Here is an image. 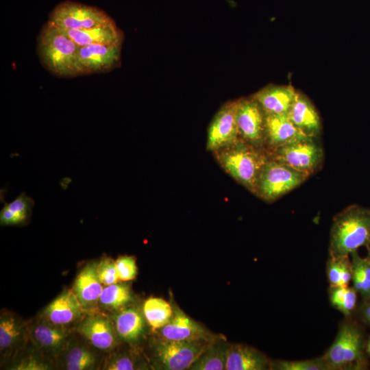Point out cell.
Returning <instances> with one entry per match:
<instances>
[{"mask_svg":"<svg viewBox=\"0 0 370 370\" xmlns=\"http://www.w3.org/2000/svg\"><path fill=\"white\" fill-rule=\"evenodd\" d=\"M79 330L93 346L99 349H110L116 343L114 328L106 317L99 315L90 316L82 323Z\"/></svg>","mask_w":370,"mask_h":370,"instance_id":"19","label":"cell"},{"mask_svg":"<svg viewBox=\"0 0 370 370\" xmlns=\"http://www.w3.org/2000/svg\"><path fill=\"white\" fill-rule=\"evenodd\" d=\"M97 263L86 264L75 278L73 291L84 310L96 308L103 289L97 270Z\"/></svg>","mask_w":370,"mask_h":370,"instance_id":"13","label":"cell"},{"mask_svg":"<svg viewBox=\"0 0 370 370\" xmlns=\"http://www.w3.org/2000/svg\"><path fill=\"white\" fill-rule=\"evenodd\" d=\"M366 247H367V252H368L367 258L370 260V240L369 243H367V245H366Z\"/></svg>","mask_w":370,"mask_h":370,"instance_id":"38","label":"cell"},{"mask_svg":"<svg viewBox=\"0 0 370 370\" xmlns=\"http://www.w3.org/2000/svg\"><path fill=\"white\" fill-rule=\"evenodd\" d=\"M306 136L293 123L288 114H265L267 149H273Z\"/></svg>","mask_w":370,"mask_h":370,"instance_id":"14","label":"cell"},{"mask_svg":"<svg viewBox=\"0 0 370 370\" xmlns=\"http://www.w3.org/2000/svg\"><path fill=\"white\" fill-rule=\"evenodd\" d=\"M78 46L122 45L123 34L116 23L88 29L65 31Z\"/></svg>","mask_w":370,"mask_h":370,"instance_id":"20","label":"cell"},{"mask_svg":"<svg viewBox=\"0 0 370 370\" xmlns=\"http://www.w3.org/2000/svg\"><path fill=\"white\" fill-rule=\"evenodd\" d=\"M329 299L332 306L344 315H349L357 301V291L354 287L330 286Z\"/></svg>","mask_w":370,"mask_h":370,"instance_id":"27","label":"cell"},{"mask_svg":"<svg viewBox=\"0 0 370 370\" xmlns=\"http://www.w3.org/2000/svg\"><path fill=\"white\" fill-rule=\"evenodd\" d=\"M144 319L138 310L128 308L121 310L115 317V329L124 341H136L144 330Z\"/></svg>","mask_w":370,"mask_h":370,"instance_id":"22","label":"cell"},{"mask_svg":"<svg viewBox=\"0 0 370 370\" xmlns=\"http://www.w3.org/2000/svg\"><path fill=\"white\" fill-rule=\"evenodd\" d=\"M214 152L222 168L254 194L260 171L269 159L266 149L256 147L240 138Z\"/></svg>","mask_w":370,"mask_h":370,"instance_id":"3","label":"cell"},{"mask_svg":"<svg viewBox=\"0 0 370 370\" xmlns=\"http://www.w3.org/2000/svg\"><path fill=\"white\" fill-rule=\"evenodd\" d=\"M271 369L276 370H328L321 357L301 360H279L271 362Z\"/></svg>","mask_w":370,"mask_h":370,"instance_id":"29","label":"cell"},{"mask_svg":"<svg viewBox=\"0 0 370 370\" xmlns=\"http://www.w3.org/2000/svg\"><path fill=\"white\" fill-rule=\"evenodd\" d=\"M236 122L241 140L266 149L265 114L254 99L236 101Z\"/></svg>","mask_w":370,"mask_h":370,"instance_id":"9","label":"cell"},{"mask_svg":"<svg viewBox=\"0 0 370 370\" xmlns=\"http://www.w3.org/2000/svg\"><path fill=\"white\" fill-rule=\"evenodd\" d=\"M288 116L305 135L317 138L321 127L320 118L314 107L306 97L297 93Z\"/></svg>","mask_w":370,"mask_h":370,"instance_id":"18","label":"cell"},{"mask_svg":"<svg viewBox=\"0 0 370 370\" xmlns=\"http://www.w3.org/2000/svg\"><path fill=\"white\" fill-rule=\"evenodd\" d=\"M352 265L360 274L364 282V291L362 296L365 298L370 297V260L367 258H361L354 251L351 254Z\"/></svg>","mask_w":370,"mask_h":370,"instance_id":"31","label":"cell"},{"mask_svg":"<svg viewBox=\"0 0 370 370\" xmlns=\"http://www.w3.org/2000/svg\"><path fill=\"white\" fill-rule=\"evenodd\" d=\"M115 262L119 280L129 281L136 278L137 267L133 257L129 256H120Z\"/></svg>","mask_w":370,"mask_h":370,"instance_id":"33","label":"cell"},{"mask_svg":"<svg viewBox=\"0 0 370 370\" xmlns=\"http://www.w3.org/2000/svg\"><path fill=\"white\" fill-rule=\"evenodd\" d=\"M229 345L225 342L211 343L208 348L190 366L191 370L225 369Z\"/></svg>","mask_w":370,"mask_h":370,"instance_id":"23","label":"cell"},{"mask_svg":"<svg viewBox=\"0 0 370 370\" xmlns=\"http://www.w3.org/2000/svg\"><path fill=\"white\" fill-rule=\"evenodd\" d=\"M97 274L103 285H110L119 281L116 262L110 258H103L97 267Z\"/></svg>","mask_w":370,"mask_h":370,"instance_id":"32","label":"cell"},{"mask_svg":"<svg viewBox=\"0 0 370 370\" xmlns=\"http://www.w3.org/2000/svg\"><path fill=\"white\" fill-rule=\"evenodd\" d=\"M95 359L93 354L82 347L73 348L68 354L66 367L69 370H84L92 367Z\"/></svg>","mask_w":370,"mask_h":370,"instance_id":"30","label":"cell"},{"mask_svg":"<svg viewBox=\"0 0 370 370\" xmlns=\"http://www.w3.org/2000/svg\"><path fill=\"white\" fill-rule=\"evenodd\" d=\"M240 139L236 122V101L225 104L214 117L208 132L207 149L214 151Z\"/></svg>","mask_w":370,"mask_h":370,"instance_id":"11","label":"cell"},{"mask_svg":"<svg viewBox=\"0 0 370 370\" xmlns=\"http://www.w3.org/2000/svg\"><path fill=\"white\" fill-rule=\"evenodd\" d=\"M21 328L14 317L3 316L0 321V348L3 352L12 347L18 340Z\"/></svg>","mask_w":370,"mask_h":370,"instance_id":"28","label":"cell"},{"mask_svg":"<svg viewBox=\"0 0 370 370\" xmlns=\"http://www.w3.org/2000/svg\"><path fill=\"white\" fill-rule=\"evenodd\" d=\"M109 370H133L136 369V365L133 360L128 356H120L108 365Z\"/></svg>","mask_w":370,"mask_h":370,"instance_id":"35","label":"cell"},{"mask_svg":"<svg viewBox=\"0 0 370 370\" xmlns=\"http://www.w3.org/2000/svg\"><path fill=\"white\" fill-rule=\"evenodd\" d=\"M308 177L303 172L269 158L260 171L254 194L272 202L299 186Z\"/></svg>","mask_w":370,"mask_h":370,"instance_id":"4","label":"cell"},{"mask_svg":"<svg viewBox=\"0 0 370 370\" xmlns=\"http://www.w3.org/2000/svg\"><path fill=\"white\" fill-rule=\"evenodd\" d=\"M47 369V365L34 358H27L13 368L16 370H45Z\"/></svg>","mask_w":370,"mask_h":370,"instance_id":"36","label":"cell"},{"mask_svg":"<svg viewBox=\"0 0 370 370\" xmlns=\"http://www.w3.org/2000/svg\"><path fill=\"white\" fill-rule=\"evenodd\" d=\"M51 323H40L33 330L35 341L47 349H58L64 343L66 332L60 327Z\"/></svg>","mask_w":370,"mask_h":370,"instance_id":"26","label":"cell"},{"mask_svg":"<svg viewBox=\"0 0 370 370\" xmlns=\"http://www.w3.org/2000/svg\"><path fill=\"white\" fill-rule=\"evenodd\" d=\"M364 312L366 319L370 321V304L366 306Z\"/></svg>","mask_w":370,"mask_h":370,"instance_id":"37","label":"cell"},{"mask_svg":"<svg viewBox=\"0 0 370 370\" xmlns=\"http://www.w3.org/2000/svg\"><path fill=\"white\" fill-rule=\"evenodd\" d=\"M266 150L269 158L285 164L308 176L319 168L323 160L321 145L316 138L308 136Z\"/></svg>","mask_w":370,"mask_h":370,"instance_id":"6","label":"cell"},{"mask_svg":"<svg viewBox=\"0 0 370 370\" xmlns=\"http://www.w3.org/2000/svg\"><path fill=\"white\" fill-rule=\"evenodd\" d=\"M291 86H267L253 97L266 114H288L297 96Z\"/></svg>","mask_w":370,"mask_h":370,"instance_id":"15","label":"cell"},{"mask_svg":"<svg viewBox=\"0 0 370 370\" xmlns=\"http://www.w3.org/2000/svg\"><path fill=\"white\" fill-rule=\"evenodd\" d=\"M343 257L334 258L328 256L326 263V275L330 286H342Z\"/></svg>","mask_w":370,"mask_h":370,"instance_id":"34","label":"cell"},{"mask_svg":"<svg viewBox=\"0 0 370 370\" xmlns=\"http://www.w3.org/2000/svg\"><path fill=\"white\" fill-rule=\"evenodd\" d=\"M121 45H90L79 47L77 75L104 73L118 66L121 58Z\"/></svg>","mask_w":370,"mask_h":370,"instance_id":"10","label":"cell"},{"mask_svg":"<svg viewBox=\"0 0 370 370\" xmlns=\"http://www.w3.org/2000/svg\"><path fill=\"white\" fill-rule=\"evenodd\" d=\"M132 300L130 286L126 284L115 283L103 288L99 303L104 308L117 310Z\"/></svg>","mask_w":370,"mask_h":370,"instance_id":"25","label":"cell"},{"mask_svg":"<svg viewBox=\"0 0 370 370\" xmlns=\"http://www.w3.org/2000/svg\"><path fill=\"white\" fill-rule=\"evenodd\" d=\"M271 367L267 357L251 346L233 344L228 347L226 370H265Z\"/></svg>","mask_w":370,"mask_h":370,"instance_id":"16","label":"cell"},{"mask_svg":"<svg viewBox=\"0 0 370 370\" xmlns=\"http://www.w3.org/2000/svg\"><path fill=\"white\" fill-rule=\"evenodd\" d=\"M362 348L359 329L351 323H344L332 344L321 357L328 370L355 369L362 360Z\"/></svg>","mask_w":370,"mask_h":370,"instance_id":"5","label":"cell"},{"mask_svg":"<svg viewBox=\"0 0 370 370\" xmlns=\"http://www.w3.org/2000/svg\"><path fill=\"white\" fill-rule=\"evenodd\" d=\"M212 341L206 340L169 341L162 339L156 345L155 353L163 369H189Z\"/></svg>","mask_w":370,"mask_h":370,"instance_id":"8","label":"cell"},{"mask_svg":"<svg viewBox=\"0 0 370 370\" xmlns=\"http://www.w3.org/2000/svg\"><path fill=\"white\" fill-rule=\"evenodd\" d=\"M49 21L64 31L88 29L115 23L100 8L71 1L57 5Z\"/></svg>","mask_w":370,"mask_h":370,"instance_id":"7","label":"cell"},{"mask_svg":"<svg viewBox=\"0 0 370 370\" xmlns=\"http://www.w3.org/2000/svg\"><path fill=\"white\" fill-rule=\"evenodd\" d=\"M370 240V208L351 205L333 219L330 233V256H348Z\"/></svg>","mask_w":370,"mask_h":370,"instance_id":"1","label":"cell"},{"mask_svg":"<svg viewBox=\"0 0 370 370\" xmlns=\"http://www.w3.org/2000/svg\"><path fill=\"white\" fill-rule=\"evenodd\" d=\"M369 352L370 353V341H369Z\"/></svg>","mask_w":370,"mask_h":370,"instance_id":"39","label":"cell"},{"mask_svg":"<svg viewBox=\"0 0 370 370\" xmlns=\"http://www.w3.org/2000/svg\"><path fill=\"white\" fill-rule=\"evenodd\" d=\"M160 335L162 339L169 341H212V335L204 328L178 308L173 310L169 321L160 328Z\"/></svg>","mask_w":370,"mask_h":370,"instance_id":"12","label":"cell"},{"mask_svg":"<svg viewBox=\"0 0 370 370\" xmlns=\"http://www.w3.org/2000/svg\"><path fill=\"white\" fill-rule=\"evenodd\" d=\"M34 206V199L22 192L10 203L4 201L0 212L1 225H21L27 223Z\"/></svg>","mask_w":370,"mask_h":370,"instance_id":"21","label":"cell"},{"mask_svg":"<svg viewBox=\"0 0 370 370\" xmlns=\"http://www.w3.org/2000/svg\"><path fill=\"white\" fill-rule=\"evenodd\" d=\"M84 312L73 290L62 293L46 308L45 315L53 324L64 325L78 319Z\"/></svg>","mask_w":370,"mask_h":370,"instance_id":"17","label":"cell"},{"mask_svg":"<svg viewBox=\"0 0 370 370\" xmlns=\"http://www.w3.org/2000/svg\"><path fill=\"white\" fill-rule=\"evenodd\" d=\"M37 40L38 55L46 69L60 77L77 76L79 46L64 30L48 21L42 27Z\"/></svg>","mask_w":370,"mask_h":370,"instance_id":"2","label":"cell"},{"mask_svg":"<svg viewBox=\"0 0 370 370\" xmlns=\"http://www.w3.org/2000/svg\"><path fill=\"white\" fill-rule=\"evenodd\" d=\"M370 304V303H369Z\"/></svg>","mask_w":370,"mask_h":370,"instance_id":"40","label":"cell"},{"mask_svg":"<svg viewBox=\"0 0 370 370\" xmlns=\"http://www.w3.org/2000/svg\"><path fill=\"white\" fill-rule=\"evenodd\" d=\"M173 310L170 304L162 298L150 297L143 305L144 316L153 329H160L171 319Z\"/></svg>","mask_w":370,"mask_h":370,"instance_id":"24","label":"cell"}]
</instances>
